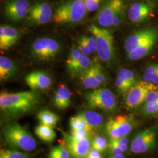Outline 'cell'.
I'll list each match as a JSON object with an SVG mask.
<instances>
[{"instance_id":"6da1fadb","label":"cell","mask_w":158,"mask_h":158,"mask_svg":"<svg viewBox=\"0 0 158 158\" xmlns=\"http://www.w3.org/2000/svg\"><path fill=\"white\" fill-rule=\"evenodd\" d=\"M40 102V94L35 91L0 93L1 111L7 118H17L31 112Z\"/></svg>"},{"instance_id":"7a4b0ae2","label":"cell","mask_w":158,"mask_h":158,"mask_svg":"<svg viewBox=\"0 0 158 158\" xmlns=\"http://www.w3.org/2000/svg\"><path fill=\"white\" fill-rule=\"evenodd\" d=\"M1 132L4 141L11 148L30 152L36 148L37 142L33 136L17 121L6 123Z\"/></svg>"},{"instance_id":"3957f363","label":"cell","mask_w":158,"mask_h":158,"mask_svg":"<svg viewBox=\"0 0 158 158\" xmlns=\"http://www.w3.org/2000/svg\"><path fill=\"white\" fill-rule=\"evenodd\" d=\"M87 12L82 0H69L57 8L53 20L60 24L79 23L85 19Z\"/></svg>"},{"instance_id":"277c9868","label":"cell","mask_w":158,"mask_h":158,"mask_svg":"<svg viewBox=\"0 0 158 158\" xmlns=\"http://www.w3.org/2000/svg\"><path fill=\"white\" fill-rule=\"evenodd\" d=\"M88 29L96 39L97 53L99 59L103 62L111 64L115 54L113 34L107 29L100 28L94 24L89 25Z\"/></svg>"},{"instance_id":"5b68a950","label":"cell","mask_w":158,"mask_h":158,"mask_svg":"<svg viewBox=\"0 0 158 158\" xmlns=\"http://www.w3.org/2000/svg\"><path fill=\"white\" fill-rule=\"evenodd\" d=\"M87 107L91 109L100 108L114 111L117 107L116 98L113 92L106 88L91 89L83 94Z\"/></svg>"},{"instance_id":"8992f818","label":"cell","mask_w":158,"mask_h":158,"mask_svg":"<svg viewBox=\"0 0 158 158\" xmlns=\"http://www.w3.org/2000/svg\"><path fill=\"white\" fill-rule=\"evenodd\" d=\"M62 50L61 45L53 38H41L35 40L31 46L32 55L40 60H49L58 55Z\"/></svg>"},{"instance_id":"52a82bcc","label":"cell","mask_w":158,"mask_h":158,"mask_svg":"<svg viewBox=\"0 0 158 158\" xmlns=\"http://www.w3.org/2000/svg\"><path fill=\"white\" fill-rule=\"evenodd\" d=\"M135 126L134 119L127 115H117L108 119L105 130L110 139H118L130 134Z\"/></svg>"},{"instance_id":"ba28073f","label":"cell","mask_w":158,"mask_h":158,"mask_svg":"<svg viewBox=\"0 0 158 158\" xmlns=\"http://www.w3.org/2000/svg\"><path fill=\"white\" fill-rule=\"evenodd\" d=\"M158 85L145 81H137L128 91L125 93V105L130 108H135L144 102L145 98L149 91L158 90Z\"/></svg>"},{"instance_id":"9c48e42d","label":"cell","mask_w":158,"mask_h":158,"mask_svg":"<svg viewBox=\"0 0 158 158\" xmlns=\"http://www.w3.org/2000/svg\"><path fill=\"white\" fill-rule=\"evenodd\" d=\"M93 62L88 56L84 55L73 44L72 46L67 61L66 68L69 73L80 76L90 68Z\"/></svg>"},{"instance_id":"30bf717a","label":"cell","mask_w":158,"mask_h":158,"mask_svg":"<svg viewBox=\"0 0 158 158\" xmlns=\"http://www.w3.org/2000/svg\"><path fill=\"white\" fill-rule=\"evenodd\" d=\"M156 146V133L153 129H146L136 134L131 143V151L140 154L152 151Z\"/></svg>"},{"instance_id":"8fae6325","label":"cell","mask_w":158,"mask_h":158,"mask_svg":"<svg viewBox=\"0 0 158 158\" xmlns=\"http://www.w3.org/2000/svg\"><path fill=\"white\" fill-rule=\"evenodd\" d=\"M124 8V0H107L98 10L94 21L102 28L111 27L114 17Z\"/></svg>"},{"instance_id":"7c38bea8","label":"cell","mask_w":158,"mask_h":158,"mask_svg":"<svg viewBox=\"0 0 158 158\" xmlns=\"http://www.w3.org/2000/svg\"><path fill=\"white\" fill-rule=\"evenodd\" d=\"M64 145L71 158H85L91 148L93 137L76 138L70 134H64Z\"/></svg>"},{"instance_id":"4fadbf2b","label":"cell","mask_w":158,"mask_h":158,"mask_svg":"<svg viewBox=\"0 0 158 158\" xmlns=\"http://www.w3.org/2000/svg\"><path fill=\"white\" fill-rule=\"evenodd\" d=\"M82 85L87 89H97L106 81L104 70L98 63L93 62L90 68L79 76Z\"/></svg>"},{"instance_id":"5bb4252c","label":"cell","mask_w":158,"mask_h":158,"mask_svg":"<svg viewBox=\"0 0 158 158\" xmlns=\"http://www.w3.org/2000/svg\"><path fill=\"white\" fill-rule=\"evenodd\" d=\"M30 8L27 0H11L5 5V14L10 20L18 22L28 15Z\"/></svg>"},{"instance_id":"9a60e30c","label":"cell","mask_w":158,"mask_h":158,"mask_svg":"<svg viewBox=\"0 0 158 158\" xmlns=\"http://www.w3.org/2000/svg\"><path fill=\"white\" fill-rule=\"evenodd\" d=\"M157 34H158V31L155 28H146L140 29L130 35L125 40V50L128 53L144 43L148 39Z\"/></svg>"},{"instance_id":"2e32d148","label":"cell","mask_w":158,"mask_h":158,"mask_svg":"<svg viewBox=\"0 0 158 158\" xmlns=\"http://www.w3.org/2000/svg\"><path fill=\"white\" fill-rule=\"evenodd\" d=\"M25 80L33 91L44 90L51 87L52 80L49 74L42 70H35L28 74Z\"/></svg>"},{"instance_id":"e0dca14e","label":"cell","mask_w":158,"mask_h":158,"mask_svg":"<svg viewBox=\"0 0 158 158\" xmlns=\"http://www.w3.org/2000/svg\"><path fill=\"white\" fill-rule=\"evenodd\" d=\"M19 34L16 29L9 25L0 27V49L7 51L17 42Z\"/></svg>"},{"instance_id":"ac0fdd59","label":"cell","mask_w":158,"mask_h":158,"mask_svg":"<svg viewBox=\"0 0 158 158\" xmlns=\"http://www.w3.org/2000/svg\"><path fill=\"white\" fill-rule=\"evenodd\" d=\"M152 10L145 3L136 2L130 6L128 12V17L134 23L144 22L150 16Z\"/></svg>"},{"instance_id":"d6986e66","label":"cell","mask_w":158,"mask_h":158,"mask_svg":"<svg viewBox=\"0 0 158 158\" xmlns=\"http://www.w3.org/2000/svg\"><path fill=\"white\" fill-rule=\"evenodd\" d=\"M158 40V34L148 39L134 50L127 53V58L130 60H138L146 56L152 50Z\"/></svg>"},{"instance_id":"ffe728a7","label":"cell","mask_w":158,"mask_h":158,"mask_svg":"<svg viewBox=\"0 0 158 158\" xmlns=\"http://www.w3.org/2000/svg\"><path fill=\"white\" fill-rule=\"evenodd\" d=\"M71 102V92L64 85H60L55 93L54 104L57 108L64 110Z\"/></svg>"},{"instance_id":"44dd1931","label":"cell","mask_w":158,"mask_h":158,"mask_svg":"<svg viewBox=\"0 0 158 158\" xmlns=\"http://www.w3.org/2000/svg\"><path fill=\"white\" fill-rule=\"evenodd\" d=\"M17 65L8 57H0V79L2 80L10 79L17 72Z\"/></svg>"},{"instance_id":"7402d4cb","label":"cell","mask_w":158,"mask_h":158,"mask_svg":"<svg viewBox=\"0 0 158 158\" xmlns=\"http://www.w3.org/2000/svg\"><path fill=\"white\" fill-rule=\"evenodd\" d=\"M85 122L89 125L93 130L101 127L103 123L104 118L101 114L96 111L89 110L85 111L78 114Z\"/></svg>"},{"instance_id":"603a6c76","label":"cell","mask_w":158,"mask_h":158,"mask_svg":"<svg viewBox=\"0 0 158 158\" xmlns=\"http://www.w3.org/2000/svg\"><path fill=\"white\" fill-rule=\"evenodd\" d=\"M35 132L40 139L46 142L54 141L56 137V132L52 127L42 124H40L36 127Z\"/></svg>"},{"instance_id":"cb8c5ba5","label":"cell","mask_w":158,"mask_h":158,"mask_svg":"<svg viewBox=\"0 0 158 158\" xmlns=\"http://www.w3.org/2000/svg\"><path fill=\"white\" fill-rule=\"evenodd\" d=\"M37 117L40 120V124L51 127L56 126L59 119L57 114L49 110L40 111L37 114Z\"/></svg>"},{"instance_id":"d4e9b609","label":"cell","mask_w":158,"mask_h":158,"mask_svg":"<svg viewBox=\"0 0 158 158\" xmlns=\"http://www.w3.org/2000/svg\"><path fill=\"white\" fill-rule=\"evenodd\" d=\"M143 81L158 85V63L148 66L142 75Z\"/></svg>"},{"instance_id":"484cf974","label":"cell","mask_w":158,"mask_h":158,"mask_svg":"<svg viewBox=\"0 0 158 158\" xmlns=\"http://www.w3.org/2000/svg\"><path fill=\"white\" fill-rule=\"evenodd\" d=\"M29 12L45 15L48 16H53V11L51 6L46 2H38L35 4L30 8Z\"/></svg>"},{"instance_id":"4316f807","label":"cell","mask_w":158,"mask_h":158,"mask_svg":"<svg viewBox=\"0 0 158 158\" xmlns=\"http://www.w3.org/2000/svg\"><path fill=\"white\" fill-rule=\"evenodd\" d=\"M0 158H32V156L27 153L23 152L17 149L1 148L0 150Z\"/></svg>"},{"instance_id":"83f0119b","label":"cell","mask_w":158,"mask_h":158,"mask_svg":"<svg viewBox=\"0 0 158 158\" xmlns=\"http://www.w3.org/2000/svg\"><path fill=\"white\" fill-rule=\"evenodd\" d=\"M69 124L71 130H88L92 131L93 129L87 124L78 114L70 119Z\"/></svg>"},{"instance_id":"f1b7e54d","label":"cell","mask_w":158,"mask_h":158,"mask_svg":"<svg viewBox=\"0 0 158 158\" xmlns=\"http://www.w3.org/2000/svg\"><path fill=\"white\" fill-rule=\"evenodd\" d=\"M49 158H71L64 144L53 147L49 154Z\"/></svg>"},{"instance_id":"f546056e","label":"cell","mask_w":158,"mask_h":158,"mask_svg":"<svg viewBox=\"0 0 158 158\" xmlns=\"http://www.w3.org/2000/svg\"><path fill=\"white\" fill-rule=\"evenodd\" d=\"M108 147L107 139L102 135L94 136L91 140V148L96 149L101 152H104Z\"/></svg>"},{"instance_id":"4dcf8cb0","label":"cell","mask_w":158,"mask_h":158,"mask_svg":"<svg viewBox=\"0 0 158 158\" xmlns=\"http://www.w3.org/2000/svg\"><path fill=\"white\" fill-rule=\"evenodd\" d=\"M117 77L124 80L125 81L128 83L132 86L137 83L134 72L125 68L121 69L119 70Z\"/></svg>"},{"instance_id":"1f68e13d","label":"cell","mask_w":158,"mask_h":158,"mask_svg":"<svg viewBox=\"0 0 158 158\" xmlns=\"http://www.w3.org/2000/svg\"><path fill=\"white\" fill-rule=\"evenodd\" d=\"M142 112L147 117L158 115V101L144 104L142 107Z\"/></svg>"},{"instance_id":"d6a6232c","label":"cell","mask_w":158,"mask_h":158,"mask_svg":"<svg viewBox=\"0 0 158 158\" xmlns=\"http://www.w3.org/2000/svg\"><path fill=\"white\" fill-rule=\"evenodd\" d=\"M115 85L117 88V90L121 94L127 93L130 89L132 87L128 83L125 81L124 80L118 77H117V78L115 80Z\"/></svg>"},{"instance_id":"836d02e7","label":"cell","mask_w":158,"mask_h":158,"mask_svg":"<svg viewBox=\"0 0 158 158\" xmlns=\"http://www.w3.org/2000/svg\"><path fill=\"white\" fill-rule=\"evenodd\" d=\"M109 143L119 147L123 151V152H125L128 149V144L129 143V140L127 136H124L118 139H110Z\"/></svg>"},{"instance_id":"e575fe53","label":"cell","mask_w":158,"mask_h":158,"mask_svg":"<svg viewBox=\"0 0 158 158\" xmlns=\"http://www.w3.org/2000/svg\"><path fill=\"white\" fill-rule=\"evenodd\" d=\"M125 8L121 10L114 17L111 27L113 28H118L124 21Z\"/></svg>"},{"instance_id":"d590c367","label":"cell","mask_w":158,"mask_h":158,"mask_svg":"<svg viewBox=\"0 0 158 158\" xmlns=\"http://www.w3.org/2000/svg\"><path fill=\"white\" fill-rule=\"evenodd\" d=\"M88 12H94L100 8L101 0H82Z\"/></svg>"},{"instance_id":"8d00e7d4","label":"cell","mask_w":158,"mask_h":158,"mask_svg":"<svg viewBox=\"0 0 158 158\" xmlns=\"http://www.w3.org/2000/svg\"><path fill=\"white\" fill-rule=\"evenodd\" d=\"M70 134L74 138L81 139V138L91 137L93 133H92V131H88V130H71Z\"/></svg>"},{"instance_id":"74e56055","label":"cell","mask_w":158,"mask_h":158,"mask_svg":"<svg viewBox=\"0 0 158 158\" xmlns=\"http://www.w3.org/2000/svg\"><path fill=\"white\" fill-rule=\"evenodd\" d=\"M77 44H78V48L80 52L85 56H89L91 53V52L89 47L86 44L83 36H81L78 40Z\"/></svg>"},{"instance_id":"f35d334b","label":"cell","mask_w":158,"mask_h":158,"mask_svg":"<svg viewBox=\"0 0 158 158\" xmlns=\"http://www.w3.org/2000/svg\"><path fill=\"white\" fill-rule=\"evenodd\" d=\"M83 37L84 40H85L86 44L89 47L91 53H94L96 52L97 53V44H96L95 38L93 36H85V35L83 36Z\"/></svg>"},{"instance_id":"ab89813d","label":"cell","mask_w":158,"mask_h":158,"mask_svg":"<svg viewBox=\"0 0 158 158\" xmlns=\"http://www.w3.org/2000/svg\"><path fill=\"white\" fill-rule=\"evenodd\" d=\"M158 101V89L149 91L145 98L144 104L151 103Z\"/></svg>"},{"instance_id":"60d3db41","label":"cell","mask_w":158,"mask_h":158,"mask_svg":"<svg viewBox=\"0 0 158 158\" xmlns=\"http://www.w3.org/2000/svg\"><path fill=\"white\" fill-rule=\"evenodd\" d=\"M108 152L111 155L123 154V153L124 152L121 149H120L119 147L114 145L109 142H108Z\"/></svg>"},{"instance_id":"b9f144b4","label":"cell","mask_w":158,"mask_h":158,"mask_svg":"<svg viewBox=\"0 0 158 158\" xmlns=\"http://www.w3.org/2000/svg\"><path fill=\"white\" fill-rule=\"evenodd\" d=\"M85 158H102V156L101 152L94 149L91 148L89 152L88 153Z\"/></svg>"},{"instance_id":"7bdbcfd3","label":"cell","mask_w":158,"mask_h":158,"mask_svg":"<svg viewBox=\"0 0 158 158\" xmlns=\"http://www.w3.org/2000/svg\"><path fill=\"white\" fill-rule=\"evenodd\" d=\"M108 158H125V156L123 154H118V155H111Z\"/></svg>"}]
</instances>
